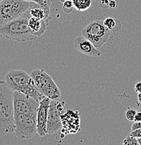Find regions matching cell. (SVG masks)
Returning <instances> with one entry per match:
<instances>
[{
    "instance_id": "obj_1",
    "label": "cell",
    "mask_w": 141,
    "mask_h": 145,
    "mask_svg": "<svg viewBox=\"0 0 141 145\" xmlns=\"http://www.w3.org/2000/svg\"><path fill=\"white\" fill-rule=\"evenodd\" d=\"M4 81L13 91H19L40 102L46 96L38 89L32 77L23 70H11L6 74Z\"/></svg>"
},
{
    "instance_id": "obj_2",
    "label": "cell",
    "mask_w": 141,
    "mask_h": 145,
    "mask_svg": "<svg viewBox=\"0 0 141 145\" xmlns=\"http://www.w3.org/2000/svg\"><path fill=\"white\" fill-rule=\"evenodd\" d=\"M13 91L4 80H0V135L14 132Z\"/></svg>"
},
{
    "instance_id": "obj_3",
    "label": "cell",
    "mask_w": 141,
    "mask_h": 145,
    "mask_svg": "<svg viewBox=\"0 0 141 145\" xmlns=\"http://www.w3.org/2000/svg\"><path fill=\"white\" fill-rule=\"evenodd\" d=\"M30 17L29 9L19 18L0 27V35L9 40L27 42L37 39L30 30L28 20Z\"/></svg>"
},
{
    "instance_id": "obj_4",
    "label": "cell",
    "mask_w": 141,
    "mask_h": 145,
    "mask_svg": "<svg viewBox=\"0 0 141 145\" xmlns=\"http://www.w3.org/2000/svg\"><path fill=\"white\" fill-rule=\"evenodd\" d=\"M81 34L89 39L97 48L113 40L115 36V32L105 26L103 18L88 24L81 31Z\"/></svg>"
},
{
    "instance_id": "obj_5",
    "label": "cell",
    "mask_w": 141,
    "mask_h": 145,
    "mask_svg": "<svg viewBox=\"0 0 141 145\" xmlns=\"http://www.w3.org/2000/svg\"><path fill=\"white\" fill-rule=\"evenodd\" d=\"M34 3L25 0H3L0 2V27L22 16Z\"/></svg>"
},
{
    "instance_id": "obj_6",
    "label": "cell",
    "mask_w": 141,
    "mask_h": 145,
    "mask_svg": "<svg viewBox=\"0 0 141 145\" xmlns=\"http://www.w3.org/2000/svg\"><path fill=\"white\" fill-rule=\"evenodd\" d=\"M36 86L41 93L53 101H58L61 97V91L52 77L43 69H34L30 73Z\"/></svg>"
},
{
    "instance_id": "obj_7",
    "label": "cell",
    "mask_w": 141,
    "mask_h": 145,
    "mask_svg": "<svg viewBox=\"0 0 141 145\" xmlns=\"http://www.w3.org/2000/svg\"><path fill=\"white\" fill-rule=\"evenodd\" d=\"M37 114H14V133L16 137L27 140L37 133Z\"/></svg>"
},
{
    "instance_id": "obj_8",
    "label": "cell",
    "mask_w": 141,
    "mask_h": 145,
    "mask_svg": "<svg viewBox=\"0 0 141 145\" xmlns=\"http://www.w3.org/2000/svg\"><path fill=\"white\" fill-rule=\"evenodd\" d=\"M14 114L37 113L39 102L31 96L19 91H13Z\"/></svg>"
},
{
    "instance_id": "obj_9",
    "label": "cell",
    "mask_w": 141,
    "mask_h": 145,
    "mask_svg": "<svg viewBox=\"0 0 141 145\" xmlns=\"http://www.w3.org/2000/svg\"><path fill=\"white\" fill-rule=\"evenodd\" d=\"M56 103L57 101L51 100L50 103L46 124L47 134H54L63 128L61 119V114L63 112L58 110Z\"/></svg>"
},
{
    "instance_id": "obj_10",
    "label": "cell",
    "mask_w": 141,
    "mask_h": 145,
    "mask_svg": "<svg viewBox=\"0 0 141 145\" xmlns=\"http://www.w3.org/2000/svg\"><path fill=\"white\" fill-rule=\"evenodd\" d=\"M51 101L50 99L44 97L39 102L37 114V134L40 137H44L47 134V119Z\"/></svg>"
},
{
    "instance_id": "obj_11",
    "label": "cell",
    "mask_w": 141,
    "mask_h": 145,
    "mask_svg": "<svg viewBox=\"0 0 141 145\" xmlns=\"http://www.w3.org/2000/svg\"><path fill=\"white\" fill-rule=\"evenodd\" d=\"M61 119L63 128L67 133H75L80 130V117L78 111L67 110L65 113H62Z\"/></svg>"
},
{
    "instance_id": "obj_12",
    "label": "cell",
    "mask_w": 141,
    "mask_h": 145,
    "mask_svg": "<svg viewBox=\"0 0 141 145\" xmlns=\"http://www.w3.org/2000/svg\"><path fill=\"white\" fill-rule=\"evenodd\" d=\"M74 47L78 52L89 57H100L102 52L84 36H77L74 40Z\"/></svg>"
},
{
    "instance_id": "obj_13",
    "label": "cell",
    "mask_w": 141,
    "mask_h": 145,
    "mask_svg": "<svg viewBox=\"0 0 141 145\" xmlns=\"http://www.w3.org/2000/svg\"><path fill=\"white\" fill-rule=\"evenodd\" d=\"M50 20L51 19L40 20L30 16L28 20L29 27L32 32L36 36L39 37V36L43 35L45 31H46Z\"/></svg>"
},
{
    "instance_id": "obj_14",
    "label": "cell",
    "mask_w": 141,
    "mask_h": 145,
    "mask_svg": "<svg viewBox=\"0 0 141 145\" xmlns=\"http://www.w3.org/2000/svg\"><path fill=\"white\" fill-rule=\"evenodd\" d=\"M29 13L31 17H34L40 20L51 19L50 17V8H45L39 4H34L29 8Z\"/></svg>"
},
{
    "instance_id": "obj_15",
    "label": "cell",
    "mask_w": 141,
    "mask_h": 145,
    "mask_svg": "<svg viewBox=\"0 0 141 145\" xmlns=\"http://www.w3.org/2000/svg\"><path fill=\"white\" fill-rule=\"evenodd\" d=\"M103 23L105 26L111 30L113 32L116 33L120 30L121 27H122V23L120 21L117 19H115V18L111 17H107L103 19Z\"/></svg>"
},
{
    "instance_id": "obj_16",
    "label": "cell",
    "mask_w": 141,
    "mask_h": 145,
    "mask_svg": "<svg viewBox=\"0 0 141 145\" xmlns=\"http://www.w3.org/2000/svg\"><path fill=\"white\" fill-rule=\"evenodd\" d=\"M74 8L77 11L84 12L88 10L92 4V0H72Z\"/></svg>"
},
{
    "instance_id": "obj_17",
    "label": "cell",
    "mask_w": 141,
    "mask_h": 145,
    "mask_svg": "<svg viewBox=\"0 0 141 145\" xmlns=\"http://www.w3.org/2000/svg\"><path fill=\"white\" fill-rule=\"evenodd\" d=\"M122 144L124 145H139L138 139L136 138V137H132L130 135H128L123 140Z\"/></svg>"
},
{
    "instance_id": "obj_18",
    "label": "cell",
    "mask_w": 141,
    "mask_h": 145,
    "mask_svg": "<svg viewBox=\"0 0 141 145\" xmlns=\"http://www.w3.org/2000/svg\"><path fill=\"white\" fill-rule=\"evenodd\" d=\"M63 4V11H64L65 13H70L72 11V10H73L74 8V5L72 0L65 1Z\"/></svg>"
},
{
    "instance_id": "obj_19",
    "label": "cell",
    "mask_w": 141,
    "mask_h": 145,
    "mask_svg": "<svg viewBox=\"0 0 141 145\" xmlns=\"http://www.w3.org/2000/svg\"><path fill=\"white\" fill-rule=\"evenodd\" d=\"M32 1L45 7V8H50L54 0H32Z\"/></svg>"
},
{
    "instance_id": "obj_20",
    "label": "cell",
    "mask_w": 141,
    "mask_h": 145,
    "mask_svg": "<svg viewBox=\"0 0 141 145\" xmlns=\"http://www.w3.org/2000/svg\"><path fill=\"white\" fill-rule=\"evenodd\" d=\"M136 112H137V110H134V109H128L126 112V117L130 121H133Z\"/></svg>"
},
{
    "instance_id": "obj_21",
    "label": "cell",
    "mask_w": 141,
    "mask_h": 145,
    "mask_svg": "<svg viewBox=\"0 0 141 145\" xmlns=\"http://www.w3.org/2000/svg\"><path fill=\"white\" fill-rule=\"evenodd\" d=\"M130 135H131L132 137H136V138H140L141 137V128H138V129L133 130L131 131V132L130 133Z\"/></svg>"
},
{
    "instance_id": "obj_22",
    "label": "cell",
    "mask_w": 141,
    "mask_h": 145,
    "mask_svg": "<svg viewBox=\"0 0 141 145\" xmlns=\"http://www.w3.org/2000/svg\"><path fill=\"white\" fill-rule=\"evenodd\" d=\"M109 3H110V0H101L100 7L103 9L109 8Z\"/></svg>"
},
{
    "instance_id": "obj_23",
    "label": "cell",
    "mask_w": 141,
    "mask_h": 145,
    "mask_svg": "<svg viewBox=\"0 0 141 145\" xmlns=\"http://www.w3.org/2000/svg\"><path fill=\"white\" fill-rule=\"evenodd\" d=\"M134 122H140L141 121V108L137 110L136 116L134 118Z\"/></svg>"
},
{
    "instance_id": "obj_24",
    "label": "cell",
    "mask_w": 141,
    "mask_h": 145,
    "mask_svg": "<svg viewBox=\"0 0 141 145\" xmlns=\"http://www.w3.org/2000/svg\"><path fill=\"white\" fill-rule=\"evenodd\" d=\"M118 3L117 0H110V3H109V8L112 9H115L117 7Z\"/></svg>"
},
{
    "instance_id": "obj_25",
    "label": "cell",
    "mask_w": 141,
    "mask_h": 145,
    "mask_svg": "<svg viewBox=\"0 0 141 145\" xmlns=\"http://www.w3.org/2000/svg\"><path fill=\"white\" fill-rule=\"evenodd\" d=\"M138 128H141V121L140 122H135L133 123L131 126V131L138 129Z\"/></svg>"
},
{
    "instance_id": "obj_26",
    "label": "cell",
    "mask_w": 141,
    "mask_h": 145,
    "mask_svg": "<svg viewBox=\"0 0 141 145\" xmlns=\"http://www.w3.org/2000/svg\"><path fill=\"white\" fill-rule=\"evenodd\" d=\"M134 90L136 93H141V82H138L137 84H136L134 87Z\"/></svg>"
},
{
    "instance_id": "obj_27",
    "label": "cell",
    "mask_w": 141,
    "mask_h": 145,
    "mask_svg": "<svg viewBox=\"0 0 141 145\" xmlns=\"http://www.w3.org/2000/svg\"><path fill=\"white\" fill-rule=\"evenodd\" d=\"M138 105H141V93H138Z\"/></svg>"
},
{
    "instance_id": "obj_28",
    "label": "cell",
    "mask_w": 141,
    "mask_h": 145,
    "mask_svg": "<svg viewBox=\"0 0 141 145\" xmlns=\"http://www.w3.org/2000/svg\"><path fill=\"white\" fill-rule=\"evenodd\" d=\"M138 142L139 145H141V137L140 138H138Z\"/></svg>"
},
{
    "instance_id": "obj_29",
    "label": "cell",
    "mask_w": 141,
    "mask_h": 145,
    "mask_svg": "<svg viewBox=\"0 0 141 145\" xmlns=\"http://www.w3.org/2000/svg\"><path fill=\"white\" fill-rule=\"evenodd\" d=\"M70 1V0H60V2H62V3L65 2V1Z\"/></svg>"
},
{
    "instance_id": "obj_30",
    "label": "cell",
    "mask_w": 141,
    "mask_h": 145,
    "mask_svg": "<svg viewBox=\"0 0 141 145\" xmlns=\"http://www.w3.org/2000/svg\"><path fill=\"white\" fill-rule=\"evenodd\" d=\"M25 1H32V0H25Z\"/></svg>"
},
{
    "instance_id": "obj_31",
    "label": "cell",
    "mask_w": 141,
    "mask_h": 145,
    "mask_svg": "<svg viewBox=\"0 0 141 145\" xmlns=\"http://www.w3.org/2000/svg\"><path fill=\"white\" fill-rule=\"evenodd\" d=\"M3 1V0H0V2H1V1Z\"/></svg>"
}]
</instances>
